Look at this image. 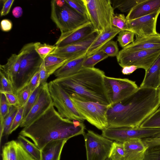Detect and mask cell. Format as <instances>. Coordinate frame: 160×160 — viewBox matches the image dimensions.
I'll use <instances>...</instances> for the list:
<instances>
[{"instance_id":"obj_1","label":"cell","mask_w":160,"mask_h":160,"mask_svg":"<svg viewBox=\"0 0 160 160\" xmlns=\"http://www.w3.org/2000/svg\"><path fill=\"white\" fill-rule=\"evenodd\" d=\"M160 107L159 88L139 87L128 98L108 107L107 128H138Z\"/></svg>"},{"instance_id":"obj_2","label":"cell","mask_w":160,"mask_h":160,"mask_svg":"<svg viewBox=\"0 0 160 160\" xmlns=\"http://www.w3.org/2000/svg\"><path fill=\"white\" fill-rule=\"evenodd\" d=\"M85 129L83 123L76 127L72 120L62 117L53 103L41 116L23 128L19 134L31 139L41 150L50 141L83 135Z\"/></svg>"},{"instance_id":"obj_3","label":"cell","mask_w":160,"mask_h":160,"mask_svg":"<svg viewBox=\"0 0 160 160\" xmlns=\"http://www.w3.org/2000/svg\"><path fill=\"white\" fill-rule=\"evenodd\" d=\"M104 72L99 69L82 67L71 76L53 80L70 97L110 106L104 84Z\"/></svg>"},{"instance_id":"obj_4","label":"cell","mask_w":160,"mask_h":160,"mask_svg":"<svg viewBox=\"0 0 160 160\" xmlns=\"http://www.w3.org/2000/svg\"><path fill=\"white\" fill-rule=\"evenodd\" d=\"M34 44L30 42L26 44L18 53L20 59V67L13 84L16 95L27 86L34 74L39 71L42 61L36 52Z\"/></svg>"},{"instance_id":"obj_5","label":"cell","mask_w":160,"mask_h":160,"mask_svg":"<svg viewBox=\"0 0 160 160\" xmlns=\"http://www.w3.org/2000/svg\"><path fill=\"white\" fill-rule=\"evenodd\" d=\"M51 7V18L61 33L72 31L90 22L87 17L74 10L65 0H52Z\"/></svg>"},{"instance_id":"obj_6","label":"cell","mask_w":160,"mask_h":160,"mask_svg":"<svg viewBox=\"0 0 160 160\" xmlns=\"http://www.w3.org/2000/svg\"><path fill=\"white\" fill-rule=\"evenodd\" d=\"M88 17L95 30L99 34L112 28L114 15L110 0H84Z\"/></svg>"},{"instance_id":"obj_7","label":"cell","mask_w":160,"mask_h":160,"mask_svg":"<svg viewBox=\"0 0 160 160\" xmlns=\"http://www.w3.org/2000/svg\"><path fill=\"white\" fill-rule=\"evenodd\" d=\"M48 87L54 107L63 118L83 122L85 118L79 112L70 96L58 83L53 80L49 82Z\"/></svg>"},{"instance_id":"obj_8","label":"cell","mask_w":160,"mask_h":160,"mask_svg":"<svg viewBox=\"0 0 160 160\" xmlns=\"http://www.w3.org/2000/svg\"><path fill=\"white\" fill-rule=\"evenodd\" d=\"M160 56V48L134 51L122 49L116 57L117 62L122 68L135 66L146 71Z\"/></svg>"},{"instance_id":"obj_9","label":"cell","mask_w":160,"mask_h":160,"mask_svg":"<svg viewBox=\"0 0 160 160\" xmlns=\"http://www.w3.org/2000/svg\"><path fill=\"white\" fill-rule=\"evenodd\" d=\"M70 98L79 112L89 123L102 130L108 127L107 113L109 106Z\"/></svg>"},{"instance_id":"obj_10","label":"cell","mask_w":160,"mask_h":160,"mask_svg":"<svg viewBox=\"0 0 160 160\" xmlns=\"http://www.w3.org/2000/svg\"><path fill=\"white\" fill-rule=\"evenodd\" d=\"M104 84L107 97L111 105L128 98L138 88L135 81L128 78H117L105 76Z\"/></svg>"},{"instance_id":"obj_11","label":"cell","mask_w":160,"mask_h":160,"mask_svg":"<svg viewBox=\"0 0 160 160\" xmlns=\"http://www.w3.org/2000/svg\"><path fill=\"white\" fill-rule=\"evenodd\" d=\"M83 135L87 160H106L109 158L113 142L90 130Z\"/></svg>"},{"instance_id":"obj_12","label":"cell","mask_w":160,"mask_h":160,"mask_svg":"<svg viewBox=\"0 0 160 160\" xmlns=\"http://www.w3.org/2000/svg\"><path fill=\"white\" fill-rule=\"evenodd\" d=\"M102 135L111 140L123 143L133 138L142 139L158 137L160 136V128H107L102 130Z\"/></svg>"},{"instance_id":"obj_13","label":"cell","mask_w":160,"mask_h":160,"mask_svg":"<svg viewBox=\"0 0 160 160\" xmlns=\"http://www.w3.org/2000/svg\"><path fill=\"white\" fill-rule=\"evenodd\" d=\"M40 91L35 103L20 126L25 127L42 115L53 104L48 87V83L41 85Z\"/></svg>"},{"instance_id":"obj_14","label":"cell","mask_w":160,"mask_h":160,"mask_svg":"<svg viewBox=\"0 0 160 160\" xmlns=\"http://www.w3.org/2000/svg\"><path fill=\"white\" fill-rule=\"evenodd\" d=\"M160 13V9L150 14L132 20H127L129 30L134 32L136 36L153 35L157 33V22Z\"/></svg>"},{"instance_id":"obj_15","label":"cell","mask_w":160,"mask_h":160,"mask_svg":"<svg viewBox=\"0 0 160 160\" xmlns=\"http://www.w3.org/2000/svg\"><path fill=\"white\" fill-rule=\"evenodd\" d=\"M99 34L95 32L80 41L65 46L57 47L50 54L58 56L68 60L79 57L87 53Z\"/></svg>"},{"instance_id":"obj_16","label":"cell","mask_w":160,"mask_h":160,"mask_svg":"<svg viewBox=\"0 0 160 160\" xmlns=\"http://www.w3.org/2000/svg\"><path fill=\"white\" fill-rule=\"evenodd\" d=\"M96 32L89 22L72 31L61 33L55 45L61 47L80 41Z\"/></svg>"},{"instance_id":"obj_17","label":"cell","mask_w":160,"mask_h":160,"mask_svg":"<svg viewBox=\"0 0 160 160\" xmlns=\"http://www.w3.org/2000/svg\"><path fill=\"white\" fill-rule=\"evenodd\" d=\"M2 160H36L29 154L18 141H9L2 148Z\"/></svg>"},{"instance_id":"obj_18","label":"cell","mask_w":160,"mask_h":160,"mask_svg":"<svg viewBox=\"0 0 160 160\" xmlns=\"http://www.w3.org/2000/svg\"><path fill=\"white\" fill-rule=\"evenodd\" d=\"M125 160H142L148 148L142 139H130L123 142Z\"/></svg>"},{"instance_id":"obj_19","label":"cell","mask_w":160,"mask_h":160,"mask_svg":"<svg viewBox=\"0 0 160 160\" xmlns=\"http://www.w3.org/2000/svg\"><path fill=\"white\" fill-rule=\"evenodd\" d=\"M160 48V34L141 37L136 36L134 42L123 49L134 51Z\"/></svg>"},{"instance_id":"obj_20","label":"cell","mask_w":160,"mask_h":160,"mask_svg":"<svg viewBox=\"0 0 160 160\" xmlns=\"http://www.w3.org/2000/svg\"><path fill=\"white\" fill-rule=\"evenodd\" d=\"M160 9V0H144L128 12L126 18L135 19L153 13Z\"/></svg>"},{"instance_id":"obj_21","label":"cell","mask_w":160,"mask_h":160,"mask_svg":"<svg viewBox=\"0 0 160 160\" xmlns=\"http://www.w3.org/2000/svg\"><path fill=\"white\" fill-rule=\"evenodd\" d=\"M68 139H59L50 141L41 150L40 160H60L64 146Z\"/></svg>"},{"instance_id":"obj_22","label":"cell","mask_w":160,"mask_h":160,"mask_svg":"<svg viewBox=\"0 0 160 160\" xmlns=\"http://www.w3.org/2000/svg\"><path fill=\"white\" fill-rule=\"evenodd\" d=\"M140 87L158 89L160 87V56L148 70Z\"/></svg>"},{"instance_id":"obj_23","label":"cell","mask_w":160,"mask_h":160,"mask_svg":"<svg viewBox=\"0 0 160 160\" xmlns=\"http://www.w3.org/2000/svg\"><path fill=\"white\" fill-rule=\"evenodd\" d=\"M86 53L68 60L54 73L55 76L56 78H64L76 73L82 68L83 62L87 57Z\"/></svg>"},{"instance_id":"obj_24","label":"cell","mask_w":160,"mask_h":160,"mask_svg":"<svg viewBox=\"0 0 160 160\" xmlns=\"http://www.w3.org/2000/svg\"><path fill=\"white\" fill-rule=\"evenodd\" d=\"M121 31L112 27L110 30L99 34L88 49L87 57L90 56L99 51L102 47L112 40Z\"/></svg>"},{"instance_id":"obj_25","label":"cell","mask_w":160,"mask_h":160,"mask_svg":"<svg viewBox=\"0 0 160 160\" xmlns=\"http://www.w3.org/2000/svg\"><path fill=\"white\" fill-rule=\"evenodd\" d=\"M20 62L19 55L13 54L8 59L6 64L0 65V71L12 85L19 70Z\"/></svg>"},{"instance_id":"obj_26","label":"cell","mask_w":160,"mask_h":160,"mask_svg":"<svg viewBox=\"0 0 160 160\" xmlns=\"http://www.w3.org/2000/svg\"><path fill=\"white\" fill-rule=\"evenodd\" d=\"M45 66L48 76L61 67L68 60L54 55H48L44 60Z\"/></svg>"},{"instance_id":"obj_27","label":"cell","mask_w":160,"mask_h":160,"mask_svg":"<svg viewBox=\"0 0 160 160\" xmlns=\"http://www.w3.org/2000/svg\"><path fill=\"white\" fill-rule=\"evenodd\" d=\"M19 107L14 106H10L9 112L5 118L3 123L0 124V141L3 137H8L10 133V129L13 122L18 110Z\"/></svg>"},{"instance_id":"obj_28","label":"cell","mask_w":160,"mask_h":160,"mask_svg":"<svg viewBox=\"0 0 160 160\" xmlns=\"http://www.w3.org/2000/svg\"><path fill=\"white\" fill-rule=\"evenodd\" d=\"M18 142L24 149L36 160H40L41 150L34 143L25 137L19 135L18 137Z\"/></svg>"},{"instance_id":"obj_29","label":"cell","mask_w":160,"mask_h":160,"mask_svg":"<svg viewBox=\"0 0 160 160\" xmlns=\"http://www.w3.org/2000/svg\"><path fill=\"white\" fill-rule=\"evenodd\" d=\"M144 0H113L111 1L113 9H118L122 12H128Z\"/></svg>"},{"instance_id":"obj_30","label":"cell","mask_w":160,"mask_h":160,"mask_svg":"<svg viewBox=\"0 0 160 160\" xmlns=\"http://www.w3.org/2000/svg\"><path fill=\"white\" fill-rule=\"evenodd\" d=\"M141 128H160V107L145 120L139 127Z\"/></svg>"},{"instance_id":"obj_31","label":"cell","mask_w":160,"mask_h":160,"mask_svg":"<svg viewBox=\"0 0 160 160\" xmlns=\"http://www.w3.org/2000/svg\"><path fill=\"white\" fill-rule=\"evenodd\" d=\"M108 57L105 53L99 50L90 56L87 57L83 62L82 67L94 68L96 64Z\"/></svg>"},{"instance_id":"obj_32","label":"cell","mask_w":160,"mask_h":160,"mask_svg":"<svg viewBox=\"0 0 160 160\" xmlns=\"http://www.w3.org/2000/svg\"><path fill=\"white\" fill-rule=\"evenodd\" d=\"M34 46L36 52L42 60H44L57 48L55 45H52L39 42L34 43Z\"/></svg>"},{"instance_id":"obj_33","label":"cell","mask_w":160,"mask_h":160,"mask_svg":"<svg viewBox=\"0 0 160 160\" xmlns=\"http://www.w3.org/2000/svg\"><path fill=\"white\" fill-rule=\"evenodd\" d=\"M109 158L112 160H125V152L123 143L113 142Z\"/></svg>"},{"instance_id":"obj_34","label":"cell","mask_w":160,"mask_h":160,"mask_svg":"<svg viewBox=\"0 0 160 160\" xmlns=\"http://www.w3.org/2000/svg\"><path fill=\"white\" fill-rule=\"evenodd\" d=\"M117 41L123 48L127 46L134 41L135 33L128 30L121 31L118 34Z\"/></svg>"},{"instance_id":"obj_35","label":"cell","mask_w":160,"mask_h":160,"mask_svg":"<svg viewBox=\"0 0 160 160\" xmlns=\"http://www.w3.org/2000/svg\"><path fill=\"white\" fill-rule=\"evenodd\" d=\"M41 86L39 85L32 92L27 101L23 106L22 120L27 116L35 103L40 91Z\"/></svg>"},{"instance_id":"obj_36","label":"cell","mask_w":160,"mask_h":160,"mask_svg":"<svg viewBox=\"0 0 160 160\" xmlns=\"http://www.w3.org/2000/svg\"><path fill=\"white\" fill-rule=\"evenodd\" d=\"M112 27L121 31L129 30L127 23V20L124 14H114L112 19Z\"/></svg>"},{"instance_id":"obj_37","label":"cell","mask_w":160,"mask_h":160,"mask_svg":"<svg viewBox=\"0 0 160 160\" xmlns=\"http://www.w3.org/2000/svg\"><path fill=\"white\" fill-rule=\"evenodd\" d=\"M65 1L74 10L88 18L87 9L84 0H65Z\"/></svg>"},{"instance_id":"obj_38","label":"cell","mask_w":160,"mask_h":160,"mask_svg":"<svg viewBox=\"0 0 160 160\" xmlns=\"http://www.w3.org/2000/svg\"><path fill=\"white\" fill-rule=\"evenodd\" d=\"M109 57H117L119 52V49L116 42L111 40L105 45L100 50Z\"/></svg>"},{"instance_id":"obj_39","label":"cell","mask_w":160,"mask_h":160,"mask_svg":"<svg viewBox=\"0 0 160 160\" xmlns=\"http://www.w3.org/2000/svg\"><path fill=\"white\" fill-rule=\"evenodd\" d=\"M142 160H160V145L148 147Z\"/></svg>"},{"instance_id":"obj_40","label":"cell","mask_w":160,"mask_h":160,"mask_svg":"<svg viewBox=\"0 0 160 160\" xmlns=\"http://www.w3.org/2000/svg\"><path fill=\"white\" fill-rule=\"evenodd\" d=\"M10 106L8 104L6 97L3 93H0V124L8 114Z\"/></svg>"},{"instance_id":"obj_41","label":"cell","mask_w":160,"mask_h":160,"mask_svg":"<svg viewBox=\"0 0 160 160\" xmlns=\"http://www.w3.org/2000/svg\"><path fill=\"white\" fill-rule=\"evenodd\" d=\"M0 93L10 92L15 94L12 83L0 71Z\"/></svg>"},{"instance_id":"obj_42","label":"cell","mask_w":160,"mask_h":160,"mask_svg":"<svg viewBox=\"0 0 160 160\" xmlns=\"http://www.w3.org/2000/svg\"><path fill=\"white\" fill-rule=\"evenodd\" d=\"M31 93V90L28 86L17 93V95L19 107L24 106Z\"/></svg>"},{"instance_id":"obj_43","label":"cell","mask_w":160,"mask_h":160,"mask_svg":"<svg viewBox=\"0 0 160 160\" xmlns=\"http://www.w3.org/2000/svg\"><path fill=\"white\" fill-rule=\"evenodd\" d=\"M23 109V106L19 107L18 112L14 119L10 129V134L20 126L22 120Z\"/></svg>"},{"instance_id":"obj_44","label":"cell","mask_w":160,"mask_h":160,"mask_svg":"<svg viewBox=\"0 0 160 160\" xmlns=\"http://www.w3.org/2000/svg\"><path fill=\"white\" fill-rule=\"evenodd\" d=\"M38 71L39 73V84L42 85L47 82V80L49 77L46 69L43 60L42 62Z\"/></svg>"},{"instance_id":"obj_45","label":"cell","mask_w":160,"mask_h":160,"mask_svg":"<svg viewBox=\"0 0 160 160\" xmlns=\"http://www.w3.org/2000/svg\"><path fill=\"white\" fill-rule=\"evenodd\" d=\"M7 101L9 106H14L19 107V102L17 95L10 92H4Z\"/></svg>"},{"instance_id":"obj_46","label":"cell","mask_w":160,"mask_h":160,"mask_svg":"<svg viewBox=\"0 0 160 160\" xmlns=\"http://www.w3.org/2000/svg\"><path fill=\"white\" fill-rule=\"evenodd\" d=\"M2 2V7L0 11V16H3L8 14L14 2V0H1Z\"/></svg>"},{"instance_id":"obj_47","label":"cell","mask_w":160,"mask_h":160,"mask_svg":"<svg viewBox=\"0 0 160 160\" xmlns=\"http://www.w3.org/2000/svg\"><path fill=\"white\" fill-rule=\"evenodd\" d=\"M39 73L37 72L31 79L27 86L30 89L32 93L39 85Z\"/></svg>"},{"instance_id":"obj_48","label":"cell","mask_w":160,"mask_h":160,"mask_svg":"<svg viewBox=\"0 0 160 160\" xmlns=\"http://www.w3.org/2000/svg\"><path fill=\"white\" fill-rule=\"evenodd\" d=\"M142 140L145 145L148 147L160 145V136L144 138L142 139Z\"/></svg>"},{"instance_id":"obj_49","label":"cell","mask_w":160,"mask_h":160,"mask_svg":"<svg viewBox=\"0 0 160 160\" xmlns=\"http://www.w3.org/2000/svg\"><path fill=\"white\" fill-rule=\"evenodd\" d=\"M12 27V23L11 21L8 19H3L1 22V28L3 32H8L10 31Z\"/></svg>"},{"instance_id":"obj_50","label":"cell","mask_w":160,"mask_h":160,"mask_svg":"<svg viewBox=\"0 0 160 160\" xmlns=\"http://www.w3.org/2000/svg\"><path fill=\"white\" fill-rule=\"evenodd\" d=\"M137 69V67L135 66H125L122 68V72L124 75H129L132 73Z\"/></svg>"},{"instance_id":"obj_51","label":"cell","mask_w":160,"mask_h":160,"mask_svg":"<svg viewBox=\"0 0 160 160\" xmlns=\"http://www.w3.org/2000/svg\"><path fill=\"white\" fill-rule=\"evenodd\" d=\"M12 13V15L15 18H19L21 17L22 14V9L20 7H16L13 8Z\"/></svg>"},{"instance_id":"obj_52","label":"cell","mask_w":160,"mask_h":160,"mask_svg":"<svg viewBox=\"0 0 160 160\" xmlns=\"http://www.w3.org/2000/svg\"><path fill=\"white\" fill-rule=\"evenodd\" d=\"M106 160H112L111 158H108Z\"/></svg>"},{"instance_id":"obj_53","label":"cell","mask_w":160,"mask_h":160,"mask_svg":"<svg viewBox=\"0 0 160 160\" xmlns=\"http://www.w3.org/2000/svg\"><path fill=\"white\" fill-rule=\"evenodd\" d=\"M159 89L160 96V87L159 88Z\"/></svg>"}]
</instances>
